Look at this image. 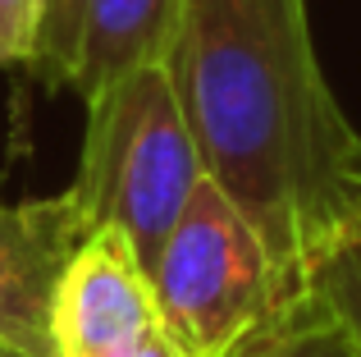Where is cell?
Listing matches in <instances>:
<instances>
[{
  "label": "cell",
  "instance_id": "cell-1",
  "mask_svg": "<svg viewBox=\"0 0 361 357\" xmlns=\"http://www.w3.org/2000/svg\"><path fill=\"white\" fill-rule=\"evenodd\" d=\"M165 64L206 178L302 303L316 261L361 224V133L325 83L307 0H183Z\"/></svg>",
  "mask_w": 361,
  "mask_h": 357
},
{
  "label": "cell",
  "instance_id": "cell-2",
  "mask_svg": "<svg viewBox=\"0 0 361 357\" xmlns=\"http://www.w3.org/2000/svg\"><path fill=\"white\" fill-rule=\"evenodd\" d=\"M82 110L87 128L64 197L87 229H119L151 270L160 243L206 178L169 64L123 73L82 101Z\"/></svg>",
  "mask_w": 361,
  "mask_h": 357
},
{
  "label": "cell",
  "instance_id": "cell-3",
  "mask_svg": "<svg viewBox=\"0 0 361 357\" xmlns=\"http://www.w3.org/2000/svg\"><path fill=\"white\" fill-rule=\"evenodd\" d=\"M151 294L165 334L192 357H229L293 312L270 248L220 183L202 178L151 261Z\"/></svg>",
  "mask_w": 361,
  "mask_h": 357
},
{
  "label": "cell",
  "instance_id": "cell-4",
  "mask_svg": "<svg viewBox=\"0 0 361 357\" xmlns=\"http://www.w3.org/2000/svg\"><path fill=\"white\" fill-rule=\"evenodd\" d=\"M51 357H110L165 330L151 270L119 229H87L51 294Z\"/></svg>",
  "mask_w": 361,
  "mask_h": 357
},
{
  "label": "cell",
  "instance_id": "cell-5",
  "mask_svg": "<svg viewBox=\"0 0 361 357\" xmlns=\"http://www.w3.org/2000/svg\"><path fill=\"white\" fill-rule=\"evenodd\" d=\"M87 224L64 193L0 202V349L51 357V294Z\"/></svg>",
  "mask_w": 361,
  "mask_h": 357
},
{
  "label": "cell",
  "instance_id": "cell-6",
  "mask_svg": "<svg viewBox=\"0 0 361 357\" xmlns=\"http://www.w3.org/2000/svg\"><path fill=\"white\" fill-rule=\"evenodd\" d=\"M183 0H82L69 92L92 101L123 73L165 64Z\"/></svg>",
  "mask_w": 361,
  "mask_h": 357
},
{
  "label": "cell",
  "instance_id": "cell-7",
  "mask_svg": "<svg viewBox=\"0 0 361 357\" xmlns=\"http://www.w3.org/2000/svg\"><path fill=\"white\" fill-rule=\"evenodd\" d=\"M307 298L338 325L353 357H361V224L348 229L307 279Z\"/></svg>",
  "mask_w": 361,
  "mask_h": 357
},
{
  "label": "cell",
  "instance_id": "cell-8",
  "mask_svg": "<svg viewBox=\"0 0 361 357\" xmlns=\"http://www.w3.org/2000/svg\"><path fill=\"white\" fill-rule=\"evenodd\" d=\"M229 357H353V349L338 334V325L311 298H302L293 312H283L274 325L238 344Z\"/></svg>",
  "mask_w": 361,
  "mask_h": 357
},
{
  "label": "cell",
  "instance_id": "cell-9",
  "mask_svg": "<svg viewBox=\"0 0 361 357\" xmlns=\"http://www.w3.org/2000/svg\"><path fill=\"white\" fill-rule=\"evenodd\" d=\"M78 14H82V0H42V46H37L32 73L46 78L51 87H69Z\"/></svg>",
  "mask_w": 361,
  "mask_h": 357
},
{
  "label": "cell",
  "instance_id": "cell-10",
  "mask_svg": "<svg viewBox=\"0 0 361 357\" xmlns=\"http://www.w3.org/2000/svg\"><path fill=\"white\" fill-rule=\"evenodd\" d=\"M42 46V0H0V69H32Z\"/></svg>",
  "mask_w": 361,
  "mask_h": 357
},
{
  "label": "cell",
  "instance_id": "cell-11",
  "mask_svg": "<svg viewBox=\"0 0 361 357\" xmlns=\"http://www.w3.org/2000/svg\"><path fill=\"white\" fill-rule=\"evenodd\" d=\"M110 357H192V353H183L165 330H156V334H147V339L128 344V349H119V353H110Z\"/></svg>",
  "mask_w": 361,
  "mask_h": 357
},
{
  "label": "cell",
  "instance_id": "cell-12",
  "mask_svg": "<svg viewBox=\"0 0 361 357\" xmlns=\"http://www.w3.org/2000/svg\"><path fill=\"white\" fill-rule=\"evenodd\" d=\"M5 357H18V353H5Z\"/></svg>",
  "mask_w": 361,
  "mask_h": 357
},
{
  "label": "cell",
  "instance_id": "cell-13",
  "mask_svg": "<svg viewBox=\"0 0 361 357\" xmlns=\"http://www.w3.org/2000/svg\"><path fill=\"white\" fill-rule=\"evenodd\" d=\"M0 357H5V349H0Z\"/></svg>",
  "mask_w": 361,
  "mask_h": 357
}]
</instances>
